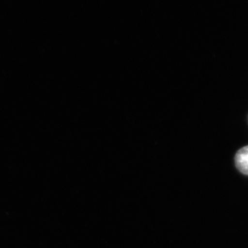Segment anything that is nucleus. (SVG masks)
I'll list each match as a JSON object with an SVG mask.
<instances>
[{
	"mask_svg": "<svg viewBox=\"0 0 248 248\" xmlns=\"http://www.w3.org/2000/svg\"><path fill=\"white\" fill-rule=\"evenodd\" d=\"M235 164L238 170L248 176V146L241 148L235 155Z\"/></svg>",
	"mask_w": 248,
	"mask_h": 248,
	"instance_id": "obj_1",
	"label": "nucleus"
}]
</instances>
